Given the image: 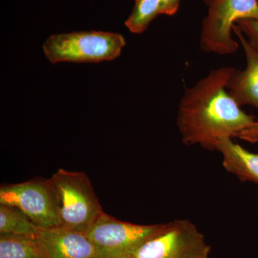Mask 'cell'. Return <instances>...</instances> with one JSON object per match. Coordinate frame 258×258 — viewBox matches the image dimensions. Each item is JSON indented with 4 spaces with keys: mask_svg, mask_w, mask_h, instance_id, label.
I'll return each mask as SVG.
<instances>
[{
    "mask_svg": "<svg viewBox=\"0 0 258 258\" xmlns=\"http://www.w3.org/2000/svg\"><path fill=\"white\" fill-rule=\"evenodd\" d=\"M230 66L214 69L186 88L178 109L176 124L186 146L216 150L222 139H233L254 121L227 91L235 71Z\"/></svg>",
    "mask_w": 258,
    "mask_h": 258,
    "instance_id": "1",
    "label": "cell"
},
{
    "mask_svg": "<svg viewBox=\"0 0 258 258\" xmlns=\"http://www.w3.org/2000/svg\"><path fill=\"white\" fill-rule=\"evenodd\" d=\"M49 179L57 196L60 227L86 233L104 212L87 174L59 169Z\"/></svg>",
    "mask_w": 258,
    "mask_h": 258,
    "instance_id": "2",
    "label": "cell"
},
{
    "mask_svg": "<svg viewBox=\"0 0 258 258\" xmlns=\"http://www.w3.org/2000/svg\"><path fill=\"white\" fill-rule=\"evenodd\" d=\"M125 45L124 37L120 34L88 31L51 35L42 47L52 63L100 62L119 57Z\"/></svg>",
    "mask_w": 258,
    "mask_h": 258,
    "instance_id": "3",
    "label": "cell"
},
{
    "mask_svg": "<svg viewBox=\"0 0 258 258\" xmlns=\"http://www.w3.org/2000/svg\"><path fill=\"white\" fill-rule=\"evenodd\" d=\"M208 8L204 18L200 47L205 52L231 55L239 47L232 37L240 20H258V0H204Z\"/></svg>",
    "mask_w": 258,
    "mask_h": 258,
    "instance_id": "4",
    "label": "cell"
},
{
    "mask_svg": "<svg viewBox=\"0 0 258 258\" xmlns=\"http://www.w3.org/2000/svg\"><path fill=\"white\" fill-rule=\"evenodd\" d=\"M211 247L205 236L189 220L163 224L131 258H210Z\"/></svg>",
    "mask_w": 258,
    "mask_h": 258,
    "instance_id": "5",
    "label": "cell"
},
{
    "mask_svg": "<svg viewBox=\"0 0 258 258\" xmlns=\"http://www.w3.org/2000/svg\"><path fill=\"white\" fill-rule=\"evenodd\" d=\"M0 204L21 210L40 228L60 227L58 203L50 179L2 184Z\"/></svg>",
    "mask_w": 258,
    "mask_h": 258,
    "instance_id": "6",
    "label": "cell"
},
{
    "mask_svg": "<svg viewBox=\"0 0 258 258\" xmlns=\"http://www.w3.org/2000/svg\"><path fill=\"white\" fill-rule=\"evenodd\" d=\"M162 226L122 222L103 212L85 234L99 249L100 258H131Z\"/></svg>",
    "mask_w": 258,
    "mask_h": 258,
    "instance_id": "7",
    "label": "cell"
},
{
    "mask_svg": "<svg viewBox=\"0 0 258 258\" xmlns=\"http://www.w3.org/2000/svg\"><path fill=\"white\" fill-rule=\"evenodd\" d=\"M36 239L45 258H100L99 249L83 232L62 227L41 228Z\"/></svg>",
    "mask_w": 258,
    "mask_h": 258,
    "instance_id": "8",
    "label": "cell"
},
{
    "mask_svg": "<svg viewBox=\"0 0 258 258\" xmlns=\"http://www.w3.org/2000/svg\"><path fill=\"white\" fill-rule=\"evenodd\" d=\"M233 32L243 49L247 66L243 71L235 70L229 81L227 91L240 106H252L258 110V49L236 25Z\"/></svg>",
    "mask_w": 258,
    "mask_h": 258,
    "instance_id": "9",
    "label": "cell"
},
{
    "mask_svg": "<svg viewBox=\"0 0 258 258\" xmlns=\"http://www.w3.org/2000/svg\"><path fill=\"white\" fill-rule=\"evenodd\" d=\"M216 151L222 154V165L226 171L241 181L258 185V154L249 152L231 138L220 140Z\"/></svg>",
    "mask_w": 258,
    "mask_h": 258,
    "instance_id": "10",
    "label": "cell"
},
{
    "mask_svg": "<svg viewBox=\"0 0 258 258\" xmlns=\"http://www.w3.org/2000/svg\"><path fill=\"white\" fill-rule=\"evenodd\" d=\"M0 258H45L36 237L0 234Z\"/></svg>",
    "mask_w": 258,
    "mask_h": 258,
    "instance_id": "11",
    "label": "cell"
},
{
    "mask_svg": "<svg viewBox=\"0 0 258 258\" xmlns=\"http://www.w3.org/2000/svg\"><path fill=\"white\" fill-rule=\"evenodd\" d=\"M40 229L21 210L0 204V234L36 237Z\"/></svg>",
    "mask_w": 258,
    "mask_h": 258,
    "instance_id": "12",
    "label": "cell"
},
{
    "mask_svg": "<svg viewBox=\"0 0 258 258\" xmlns=\"http://www.w3.org/2000/svg\"><path fill=\"white\" fill-rule=\"evenodd\" d=\"M161 0H135L133 11L125 20V26L134 34L142 33L158 15H161Z\"/></svg>",
    "mask_w": 258,
    "mask_h": 258,
    "instance_id": "13",
    "label": "cell"
},
{
    "mask_svg": "<svg viewBox=\"0 0 258 258\" xmlns=\"http://www.w3.org/2000/svg\"><path fill=\"white\" fill-rule=\"evenodd\" d=\"M236 25L247 40L258 49V20H240Z\"/></svg>",
    "mask_w": 258,
    "mask_h": 258,
    "instance_id": "14",
    "label": "cell"
},
{
    "mask_svg": "<svg viewBox=\"0 0 258 258\" xmlns=\"http://www.w3.org/2000/svg\"><path fill=\"white\" fill-rule=\"evenodd\" d=\"M237 138L254 144L258 142V120H254L253 123L244 129L237 135Z\"/></svg>",
    "mask_w": 258,
    "mask_h": 258,
    "instance_id": "15",
    "label": "cell"
},
{
    "mask_svg": "<svg viewBox=\"0 0 258 258\" xmlns=\"http://www.w3.org/2000/svg\"><path fill=\"white\" fill-rule=\"evenodd\" d=\"M162 5L161 15L172 16L177 13L181 0H161Z\"/></svg>",
    "mask_w": 258,
    "mask_h": 258,
    "instance_id": "16",
    "label": "cell"
}]
</instances>
